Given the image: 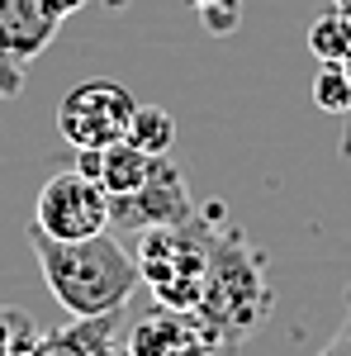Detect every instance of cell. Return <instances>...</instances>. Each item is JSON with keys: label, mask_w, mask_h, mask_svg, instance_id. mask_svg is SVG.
Returning <instances> with one entry per match:
<instances>
[{"label": "cell", "mask_w": 351, "mask_h": 356, "mask_svg": "<svg viewBox=\"0 0 351 356\" xmlns=\"http://www.w3.org/2000/svg\"><path fill=\"white\" fill-rule=\"evenodd\" d=\"M147 166H152V157H147L138 143L119 138V143L100 147V186H105L109 195H129L147 181Z\"/></svg>", "instance_id": "ba28073f"}, {"label": "cell", "mask_w": 351, "mask_h": 356, "mask_svg": "<svg viewBox=\"0 0 351 356\" xmlns=\"http://www.w3.org/2000/svg\"><path fill=\"white\" fill-rule=\"evenodd\" d=\"M195 219V204H190L186 176L181 162L162 152L147 166V181L129 195H109V228L119 233H147V228H176V223Z\"/></svg>", "instance_id": "3957f363"}, {"label": "cell", "mask_w": 351, "mask_h": 356, "mask_svg": "<svg viewBox=\"0 0 351 356\" xmlns=\"http://www.w3.org/2000/svg\"><path fill=\"white\" fill-rule=\"evenodd\" d=\"M85 0H43V10L53 15V19H67V15H76Z\"/></svg>", "instance_id": "9a60e30c"}, {"label": "cell", "mask_w": 351, "mask_h": 356, "mask_svg": "<svg viewBox=\"0 0 351 356\" xmlns=\"http://www.w3.org/2000/svg\"><path fill=\"white\" fill-rule=\"evenodd\" d=\"M133 105L138 100L119 81H81L57 105V134L67 138L76 152L81 147H109V143L129 138Z\"/></svg>", "instance_id": "5b68a950"}, {"label": "cell", "mask_w": 351, "mask_h": 356, "mask_svg": "<svg viewBox=\"0 0 351 356\" xmlns=\"http://www.w3.org/2000/svg\"><path fill=\"white\" fill-rule=\"evenodd\" d=\"M347 304H351V290H347Z\"/></svg>", "instance_id": "d6986e66"}, {"label": "cell", "mask_w": 351, "mask_h": 356, "mask_svg": "<svg viewBox=\"0 0 351 356\" xmlns=\"http://www.w3.org/2000/svg\"><path fill=\"white\" fill-rule=\"evenodd\" d=\"M100 356H133V347H129V337H114V342H109Z\"/></svg>", "instance_id": "2e32d148"}, {"label": "cell", "mask_w": 351, "mask_h": 356, "mask_svg": "<svg viewBox=\"0 0 351 356\" xmlns=\"http://www.w3.org/2000/svg\"><path fill=\"white\" fill-rule=\"evenodd\" d=\"M204 356H209V352H204Z\"/></svg>", "instance_id": "44dd1931"}, {"label": "cell", "mask_w": 351, "mask_h": 356, "mask_svg": "<svg viewBox=\"0 0 351 356\" xmlns=\"http://www.w3.org/2000/svg\"><path fill=\"white\" fill-rule=\"evenodd\" d=\"M313 105L323 114H351V72L347 62H323L313 76Z\"/></svg>", "instance_id": "7c38bea8"}, {"label": "cell", "mask_w": 351, "mask_h": 356, "mask_svg": "<svg viewBox=\"0 0 351 356\" xmlns=\"http://www.w3.org/2000/svg\"><path fill=\"white\" fill-rule=\"evenodd\" d=\"M332 10H337V15H351V0H332Z\"/></svg>", "instance_id": "e0dca14e"}, {"label": "cell", "mask_w": 351, "mask_h": 356, "mask_svg": "<svg viewBox=\"0 0 351 356\" xmlns=\"http://www.w3.org/2000/svg\"><path fill=\"white\" fill-rule=\"evenodd\" d=\"M318 356H351V304H347V318H342V328L327 337V347Z\"/></svg>", "instance_id": "5bb4252c"}, {"label": "cell", "mask_w": 351, "mask_h": 356, "mask_svg": "<svg viewBox=\"0 0 351 356\" xmlns=\"http://www.w3.org/2000/svg\"><path fill=\"white\" fill-rule=\"evenodd\" d=\"M309 48H313L318 62H351V15L323 10L309 24Z\"/></svg>", "instance_id": "30bf717a"}, {"label": "cell", "mask_w": 351, "mask_h": 356, "mask_svg": "<svg viewBox=\"0 0 351 356\" xmlns=\"http://www.w3.org/2000/svg\"><path fill=\"white\" fill-rule=\"evenodd\" d=\"M190 5H195V10H199V5H214V0H190Z\"/></svg>", "instance_id": "ac0fdd59"}, {"label": "cell", "mask_w": 351, "mask_h": 356, "mask_svg": "<svg viewBox=\"0 0 351 356\" xmlns=\"http://www.w3.org/2000/svg\"><path fill=\"white\" fill-rule=\"evenodd\" d=\"M270 314V290L261 280V257L247 252L243 238H228L209 252V266H204V290L199 304L190 309V318L199 323V332L209 342H228L238 347L243 337L261 328V318Z\"/></svg>", "instance_id": "7a4b0ae2"}, {"label": "cell", "mask_w": 351, "mask_h": 356, "mask_svg": "<svg viewBox=\"0 0 351 356\" xmlns=\"http://www.w3.org/2000/svg\"><path fill=\"white\" fill-rule=\"evenodd\" d=\"M28 243L38 252V266H43L53 300L76 318L124 309V300L142 280L138 261L109 238V228L90 233V238H76V243H62V238H48L43 228L28 223Z\"/></svg>", "instance_id": "6da1fadb"}, {"label": "cell", "mask_w": 351, "mask_h": 356, "mask_svg": "<svg viewBox=\"0 0 351 356\" xmlns=\"http://www.w3.org/2000/svg\"><path fill=\"white\" fill-rule=\"evenodd\" d=\"M347 72H351V62H347Z\"/></svg>", "instance_id": "ffe728a7"}, {"label": "cell", "mask_w": 351, "mask_h": 356, "mask_svg": "<svg viewBox=\"0 0 351 356\" xmlns=\"http://www.w3.org/2000/svg\"><path fill=\"white\" fill-rule=\"evenodd\" d=\"M43 352V328L33 323V314L0 304V356H38Z\"/></svg>", "instance_id": "8fae6325"}, {"label": "cell", "mask_w": 351, "mask_h": 356, "mask_svg": "<svg viewBox=\"0 0 351 356\" xmlns=\"http://www.w3.org/2000/svg\"><path fill=\"white\" fill-rule=\"evenodd\" d=\"M33 228H43L48 238H62V243L105 233L109 228V191L100 181L81 176L76 166L57 171V176H48V186L33 200Z\"/></svg>", "instance_id": "277c9868"}, {"label": "cell", "mask_w": 351, "mask_h": 356, "mask_svg": "<svg viewBox=\"0 0 351 356\" xmlns=\"http://www.w3.org/2000/svg\"><path fill=\"white\" fill-rule=\"evenodd\" d=\"M62 19L43 10V0H0V62L28 67L57 38Z\"/></svg>", "instance_id": "8992f818"}, {"label": "cell", "mask_w": 351, "mask_h": 356, "mask_svg": "<svg viewBox=\"0 0 351 356\" xmlns=\"http://www.w3.org/2000/svg\"><path fill=\"white\" fill-rule=\"evenodd\" d=\"M129 143H138L147 157H162L176 147V114L162 105H133V124H129Z\"/></svg>", "instance_id": "9c48e42d"}, {"label": "cell", "mask_w": 351, "mask_h": 356, "mask_svg": "<svg viewBox=\"0 0 351 356\" xmlns=\"http://www.w3.org/2000/svg\"><path fill=\"white\" fill-rule=\"evenodd\" d=\"M199 24L209 29L214 38H228L243 24V0H214V5H199Z\"/></svg>", "instance_id": "4fadbf2b"}, {"label": "cell", "mask_w": 351, "mask_h": 356, "mask_svg": "<svg viewBox=\"0 0 351 356\" xmlns=\"http://www.w3.org/2000/svg\"><path fill=\"white\" fill-rule=\"evenodd\" d=\"M129 347H133V356H204L214 342L199 332L190 314H171L162 304L157 314L129 323Z\"/></svg>", "instance_id": "52a82bcc"}]
</instances>
